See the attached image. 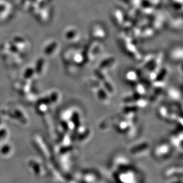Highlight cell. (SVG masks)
<instances>
[{
    "instance_id": "obj_1",
    "label": "cell",
    "mask_w": 183,
    "mask_h": 183,
    "mask_svg": "<svg viewBox=\"0 0 183 183\" xmlns=\"http://www.w3.org/2000/svg\"><path fill=\"white\" fill-rule=\"evenodd\" d=\"M118 41L124 52L132 59L136 61H140L143 55L137 48L136 41L126 32L123 31L120 34Z\"/></svg>"
},
{
    "instance_id": "obj_2",
    "label": "cell",
    "mask_w": 183,
    "mask_h": 183,
    "mask_svg": "<svg viewBox=\"0 0 183 183\" xmlns=\"http://www.w3.org/2000/svg\"><path fill=\"white\" fill-rule=\"evenodd\" d=\"M103 48V45L100 41L93 40L90 41L84 49L86 62L94 61V60L102 53Z\"/></svg>"
},
{
    "instance_id": "obj_3",
    "label": "cell",
    "mask_w": 183,
    "mask_h": 183,
    "mask_svg": "<svg viewBox=\"0 0 183 183\" xmlns=\"http://www.w3.org/2000/svg\"><path fill=\"white\" fill-rule=\"evenodd\" d=\"M90 35L93 40L102 41L107 38V33L102 24L95 23L90 28Z\"/></svg>"
},
{
    "instance_id": "obj_4",
    "label": "cell",
    "mask_w": 183,
    "mask_h": 183,
    "mask_svg": "<svg viewBox=\"0 0 183 183\" xmlns=\"http://www.w3.org/2000/svg\"><path fill=\"white\" fill-rule=\"evenodd\" d=\"M86 62L84 49L82 48H74L72 56L71 62L77 66L84 65Z\"/></svg>"
},
{
    "instance_id": "obj_5",
    "label": "cell",
    "mask_w": 183,
    "mask_h": 183,
    "mask_svg": "<svg viewBox=\"0 0 183 183\" xmlns=\"http://www.w3.org/2000/svg\"><path fill=\"white\" fill-rule=\"evenodd\" d=\"M111 17L114 24L119 27H122L126 19V14L119 8H116L112 10Z\"/></svg>"
},
{
    "instance_id": "obj_6",
    "label": "cell",
    "mask_w": 183,
    "mask_h": 183,
    "mask_svg": "<svg viewBox=\"0 0 183 183\" xmlns=\"http://www.w3.org/2000/svg\"><path fill=\"white\" fill-rule=\"evenodd\" d=\"M154 18L151 19V26L155 31L162 30L165 26V17L162 14H158L152 16Z\"/></svg>"
},
{
    "instance_id": "obj_7",
    "label": "cell",
    "mask_w": 183,
    "mask_h": 183,
    "mask_svg": "<svg viewBox=\"0 0 183 183\" xmlns=\"http://www.w3.org/2000/svg\"><path fill=\"white\" fill-rule=\"evenodd\" d=\"M155 54L153 52L149 53L147 54L145 56H143L142 59L140 61L139 64V70L141 71H147L152 64Z\"/></svg>"
},
{
    "instance_id": "obj_8",
    "label": "cell",
    "mask_w": 183,
    "mask_h": 183,
    "mask_svg": "<svg viewBox=\"0 0 183 183\" xmlns=\"http://www.w3.org/2000/svg\"><path fill=\"white\" fill-rule=\"evenodd\" d=\"M65 36L68 40L74 43L78 42L81 39L79 30L75 27H71L68 28L66 31Z\"/></svg>"
},
{
    "instance_id": "obj_9",
    "label": "cell",
    "mask_w": 183,
    "mask_h": 183,
    "mask_svg": "<svg viewBox=\"0 0 183 183\" xmlns=\"http://www.w3.org/2000/svg\"><path fill=\"white\" fill-rule=\"evenodd\" d=\"M116 62V58L113 56H110L103 59L99 64V69L104 71L112 68Z\"/></svg>"
},
{
    "instance_id": "obj_10",
    "label": "cell",
    "mask_w": 183,
    "mask_h": 183,
    "mask_svg": "<svg viewBox=\"0 0 183 183\" xmlns=\"http://www.w3.org/2000/svg\"><path fill=\"white\" fill-rule=\"evenodd\" d=\"M183 49L181 46H177L173 48L169 53L170 59L175 62H178L182 60Z\"/></svg>"
},
{
    "instance_id": "obj_11",
    "label": "cell",
    "mask_w": 183,
    "mask_h": 183,
    "mask_svg": "<svg viewBox=\"0 0 183 183\" xmlns=\"http://www.w3.org/2000/svg\"><path fill=\"white\" fill-rule=\"evenodd\" d=\"M169 27L173 31H179L182 29V17H176L172 18L169 23Z\"/></svg>"
},
{
    "instance_id": "obj_12",
    "label": "cell",
    "mask_w": 183,
    "mask_h": 183,
    "mask_svg": "<svg viewBox=\"0 0 183 183\" xmlns=\"http://www.w3.org/2000/svg\"><path fill=\"white\" fill-rule=\"evenodd\" d=\"M155 31L154 29L150 26H148L144 29L142 30L140 39L142 40H148L152 38L155 33Z\"/></svg>"
},
{
    "instance_id": "obj_13",
    "label": "cell",
    "mask_w": 183,
    "mask_h": 183,
    "mask_svg": "<svg viewBox=\"0 0 183 183\" xmlns=\"http://www.w3.org/2000/svg\"><path fill=\"white\" fill-rule=\"evenodd\" d=\"M125 78L130 82H136L139 78V74L136 71L129 70L126 73Z\"/></svg>"
},
{
    "instance_id": "obj_14",
    "label": "cell",
    "mask_w": 183,
    "mask_h": 183,
    "mask_svg": "<svg viewBox=\"0 0 183 183\" xmlns=\"http://www.w3.org/2000/svg\"><path fill=\"white\" fill-rule=\"evenodd\" d=\"M129 5L130 8L140 11V9L142 5V0H130Z\"/></svg>"
},
{
    "instance_id": "obj_15",
    "label": "cell",
    "mask_w": 183,
    "mask_h": 183,
    "mask_svg": "<svg viewBox=\"0 0 183 183\" xmlns=\"http://www.w3.org/2000/svg\"><path fill=\"white\" fill-rule=\"evenodd\" d=\"M162 0H152V6L155 9L158 8L162 5Z\"/></svg>"
},
{
    "instance_id": "obj_16",
    "label": "cell",
    "mask_w": 183,
    "mask_h": 183,
    "mask_svg": "<svg viewBox=\"0 0 183 183\" xmlns=\"http://www.w3.org/2000/svg\"><path fill=\"white\" fill-rule=\"evenodd\" d=\"M119 1L124 3V4H128V5L129 4V3H130V0H119Z\"/></svg>"
}]
</instances>
